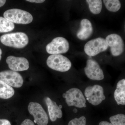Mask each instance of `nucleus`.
<instances>
[{
    "label": "nucleus",
    "mask_w": 125,
    "mask_h": 125,
    "mask_svg": "<svg viewBox=\"0 0 125 125\" xmlns=\"http://www.w3.org/2000/svg\"><path fill=\"white\" fill-rule=\"evenodd\" d=\"M1 42L5 46L16 48H23L29 43V38L25 33L16 32L6 34L0 38Z\"/></svg>",
    "instance_id": "1"
},
{
    "label": "nucleus",
    "mask_w": 125,
    "mask_h": 125,
    "mask_svg": "<svg viewBox=\"0 0 125 125\" xmlns=\"http://www.w3.org/2000/svg\"><path fill=\"white\" fill-rule=\"evenodd\" d=\"M4 18L13 23L26 24L32 21L33 17L28 11L19 9H11L4 13Z\"/></svg>",
    "instance_id": "2"
},
{
    "label": "nucleus",
    "mask_w": 125,
    "mask_h": 125,
    "mask_svg": "<svg viewBox=\"0 0 125 125\" xmlns=\"http://www.w3.org/2000/svg\"><path fill=\"white\" fill-rule=\"evenodd\" d=\"M47 64L52 69L61 72L68 71L72 66L70 60L66 57L61 54L49 56L47 59Z\"/></svg>",
    "instance_id": "3"
},
{
    "label": "nucleus",
    "mask_w": 125,
    "mask_h": 125,
    "mask_svg": "<svg viewBox=\"0 0 125 125\" xmlns=\"http://www.w3.org/2000/svg\"><path fill=\"white\" fill-rule=\"evenodd\" d=\"M66 102L69 106H74L82 108L86 107V100L82 92L78 88H72L62 94Z\"/></svg>",
    "instance_id": "4"
},
{
    "label": "nucleus",
    "mask_w": 125,
    "mask_h": 125,
    "mask_svg": "<svg viewBox=\"0 0 125 125\" xmlns=\"http://www.w3.org/2000/svg\"><path fill=\"white\" fill-rule=\"evenodd\" d=\"M84 95L88 102L94 106L99 105L106 98L103 88L97 84L87 87L84 91Z\"/></svg>",
    "instance_id": "5"
},
{
    "label": "nucleus",
    "mask_w": 125,
    "mask_h": 125,
    "mask_svg": "<svg viewBox=\"0 0 125 125\" xmlns=\"http://www.w3.org/2000/svg\"><path fill=\"white\" fill-rule=\"evenodd\" d=\"M108 47L105 39L98 38L88 42L84 45V51L88 55L93 56L105 51Z\"/></svg>",
    "instance_id": "6"
},
{
    "label": "nucleus",
    "mask_w": 125,
    "mask_h": 125,
    "mask_svg": "<svg viewBox=\"0 0 125 125\" xmlns=\"http://www.w3.org/2000/svg\"><path fill=\"white\" fill-rule=\"evenodd\" d=\"M30 114L33 116L34 121L38 125H47L48 122L47 114L42 105L38 103L31 102L28 106Z\"/></svg>",
    "instance_id": "7"
},
{
    "label": "nucleus",
    "mask_w": 125,
    "mask_h": 125,
    "mask_svg": "<svg viewBox=\"0 0 125 125\" xmlns=\"http://www.w3.org/2000/svg\"><path fill=\"white\" fill-rule=\"evenodd\" d=\"M69 44L66 39L57 37L53 39L46 47V51L52 55L66 53L69 51Z\"/></svg>",
    "instance_id": "8"
},
{
    "label": "nucleus",
    "mask_w": 125,
    "mask_h": 125,
    "mask_svg": "<svg viewBox=\"0 0 125 125\" xmlns=\"http://www.w3.org/2000/svg\"><path fill=\"white\" fill-rule=\"evenodd\" d=\"M0 80L11 87L19 88L22 87L23 79L20 74L12 70L0 72Z\"/></svg>",
    "instance_id": "9"
},
{
    "label": "nucleus",
    "mask_w": 125,
    "mask_h": 125,
    "mask_svg": "<svg viewBox=\"0 0 125 125\" xmlns=\"http://www.w3.org/2000/svg\"><path fill=\"white\" fill-rule=\"evenodd\" d=\"M84 70L85 74L90 79L99 81L104 79V74L102 70L98 63L94 60H88Z\"/></svg>",
    "instance_id": "10"
},
{
    "label": "nucleus",
    "mask_w": 125,
    "mask_h": 125,
    "mask_svg": "<svg viewBox=\"0 0 125 125\" xmlns=\"http://www.w3.org/2000/svg\"><path fill=\"white\" fill-rule=\"evenodd\" d=\"M106 42L110 47L112 55L117 56L122 54L124 51V43L121 36L115 34H109L106 38Z\"/></svg>",
    "instance_id": "11"
},
{
    "label": "nucleus",
    "mask_w": 125,
    "mask_h": 125,
    "mask_svg": "<svg viewBox=\"0 0 125 125\" xmlns=\"http://www.w3.org/2000/svg\"><path fill=\"white\" fill-rule=\"evenodd\" d=\"M6 62L9 68L13 71H24L29 68V62L24 57L10 56L6 58Z\"/></svg>",
    "instance_id": "12"
},
{
    "label": "nucleus",
    "mask_w": 125,
    "mask_h": 125,
    "mask_svg": "<svg viewBox=\"0 0 125 125\" xmlns=\"http://www.w3.org/2000/svg\"><path fill=\"white\" fill-rule=\"evenodd\" d=\"M80 27V29L76 34L77 37L83 40L89 38L93 32V26L90 21L87 19H83L81 22Z\"/></svg>",
    "instance_id": "13"
},
{
    "label": "nucleus",
    "mask_w": 125,
    "mask_h": 125,
    "mask_svg": "<svg viewBox=\"0 0 125 125\" xmlns=\"http://www.w3.org/2000/svg\"><path fill=\"white\" fill-rule=\"evenodd\" d=\"M45 101L51 120L54 122L57 120V118H61L62 116V111L55 102L52 101L48 97L45 98Z\"/></svg>",
    "instance_id": "14"
},
{
    "label": "nucleus",
    "mask_w": 125,
    "mask_h": 125,
    "mask_svg": "<svg viewBox=\"0 0 125 125\" xmlns=\"http://www.w3.org/2000/svg\"><path fill=\"white\" fill-rule=\"evenodd\" d=\"M114 97L118 105H125V80H121L117 83L114 93Z\"/></svg>",
    "instance_id": "15"
},
{
    "label": "nucleus",
    "mask_w": 125,
    "mask_h": 125,
    "mask_svg": "<svg viewBox=\"0 0 125 125\" xmlns=\"http://www.w3.org/2000/svg\"><path fill=\"white\" fill-rule=\"evenodd\" d=\"M14 94L12 87L0 80V98L8 99L13 97Z\"/></svg>",
    "instance_id": "16"
},
{
    "label": "nucleus",
    "mask_w": 125,
    "mask_h": 125,
    "mask_svg": "<svg viewBox=\"0 0 125 125\" xmlns=\"http://www.w3.org/2000/svg\"><path fill=\"white\" fill-rule=\"evenodd\" d=\"M90 10L94 14H98L101 13L102 8V1L101 0H87Z\"/></svg>",
    "instance_id": "17"
},
{
    "label": "nucleus",
    "mask_w": 125,
    "mask_h": 125,
    "mask_svg": "<svg viewBox=\"0 0 125 125\" xmlns=\"http://www.w3.org/2000/svg\"><path fill=\"white\" fill-rule=\"evenodd\" d=\"M14 28L13 23L4 18L0 16V33L10 32L13 30Z\"/></svg>",
    "instance_id": "18"
},
{
    "label": "nucleus",
    "mask_w": 125,
    "mask_h": 125,
    "mask_svg": "<svg viewBox=\"0 0 125 125\" xmlns=\"http://www.w3.org/2000/svg\"><path fill=\"white\" fill-rule=\"evenodd\" d=\"M103 1L106 8L109 11L116 12L120 9L121 2L118 0H104Z\"/></svg>",
    "instance_id": "19"
},
{
    "label": "nucleus",
    "mask_w": 125,
    "mask_h": 125,
    "mask_svg": "<svg viewBox=\"0 0 125 125\" xmlns=\"http://www.w3.org/2000/svg\"><path fill=\"white\" fill-rule=\"evenodd\" d=\"M109 120L112 125H125V114H119L110 117Z\"/></svg>",
    "instance_id": "20"
},
{
    "label": "nucleus",
    "mask_w": 125,
    "mask_h": 125,
    "mask_svg": "<svg viewBox=\"0 0 125 125\" xmlns=\"http://www.w3.org/2000/svg\"><path fill=\"white\" fill-rule=\"evenodd\" d=\"M86 118L84 116H82L80 118H75L71 120L68 125H86Z\"/></svg>",
    "instance_id": "21"
},
{
    "label": "nucleus",
    "mask_w": 125,
    "mask_h": 125,
    "mask_svg": "<svg viewBox=\"0 0 125 125\" xmlns=\"http://www.w3.org/2000/svg\"><path fill=\"white\" fill-rule=\"evenodd\" d=\"M21 125H35L32 121L29 119H26L21 123Z\"/></svg>",
    "instance_id": "22"
},
{
    "label": "nucleus",
    "mask_w": 125,
    "mask_h": 125,
    "mask_svg": "<svg viewBox=\"0 0 125 125\" xmlns=\"http://www.w3.org/2000/svg\"><path fill=\"white\" fill-rule=\"evenodd\" d=\"M0 125H11L10 121L6 119H0Z\"/></svg>",
    "instance_id": "23"
},
{
    "label": "nucleus",
    "mask_w": 125,
    "mask_h": 125,
    "mask_svg": "<svg viewBox=\"0 0 125 125\" xmlns=\"http://www.w3.org/2000/svg\"><path fill=\"white\" fill-rule=\"evenodd\" d=\"M27 1L36 3H42L45 1V0H27Z\"/></svg>",
    "instance_id": "24"
},
{
    "label": "nucleus",
    "mask_w": 125,
    "mask_h": 125,
    "mask_svg": "<svg viewBox=\"0 0 125 125\" xmlns=\"http://www.w3.org/2000/svg\"><path fill=\"white\" fill-rule=\"evenodd\" d=\"M99 125H112L111 123L107 121H102L99 123Z\"/></svg>",
    "instance_id": "25"
},
{
    "label": "nucleus",
    "mask_w": 125,
    "mask_h": 125,
    "mask_svg": "<svg viewBox=\"0 0 125 125\" xmlns=\"http://www.w3.org/2000/svg\"><path fill=\"white\" fill-rule=\"evenodd\" d=\"M6 2L5 0H0V7H2L4 5Z\"/></svg>",
    "instance_id": "26"
},
{
    "label": "nucleus",
    "mask_w": 125,
    "mask_h": 125,
    "mask_svg": "<svg viewBox=\"0 0 125 125\" xmlns=\"http://www.w3.org/2000/svg\"><path fill=\"white\" fill-rule=\"evenodd\" d=\"M2 54V51L1 49V48H0V61L1 60V55Z\"/></svg>",
    "instance_id": "27"
},
{
    "label": "nucleus",
    "mask_w": 125,
    "mask_h": 125,
    "mask_svg": "<svg viewBox=\"0 0 125 125\" xmlns=\"http://www.w3.org/2000/svg\"><path fill=\"white\" fill-rule=\"evenodd\" d=\"M73 111L74 113H76L78 112V110L76 108H74V109Z\"/></svg>",
    "instance_id": "28"
},
{
    "label": "nucleus",
    "mask_w": 125,
    "mask_h": 125,
    "mask_svg": "<svg viewBox=\"0 0 125 125\" xmlns=\"http://www.w3.org/2000/svg\"><path fill=\"white\" fill-rule=\"evenodd\" d=\"M59 107L60 108V109H61L62 108V105H59Z\"/></svg>",
    "instance_id": "29"
}]
</instances>
